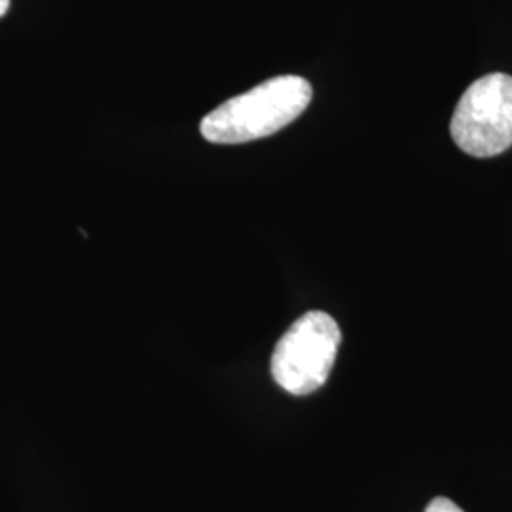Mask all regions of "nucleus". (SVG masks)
I'll list each match as a JSON object with an SVG mask.
<instances>
[{"mask_svg":"<svg viewBox=\"0 0 512 512\" xmlns=\"http://www.w3.org/2000/svg\"><path fill=\"white\" fill-rule=\"evenodd\" d=\"M311 84L294 74L275 76L209 112L202 120L203 137L215 145H243L287 128L308 109Z\"/></svg>","mask_w":512,"mask_h":512,"instance_id":"f257e3e1","label":"nucleus"},{"mask_svg":"<svg viewBox=\"0 0 512 512\" xmlns=\"http://www.w3.org/2000/svg\"><path fill=\"white\" fill-rule=\"evenodd\" d=\"M425 512H463L459 509L458 505L454 503V501H450V499H446V497H437V499H433L429 505H427V509Z\"/></svg>","mask_w":512,"mask_h":512,"instance_id":"20e7f679","label":"nucleus"},{"mask_svg":"<svg viewBox=\"0 0 512 512\" xmlns=\"http://www.w3.org/2000/svg\"><path fill=\"white\" fill-rule=\"evenodd\" d=\"M10 10V0H0V18H4Z\"/></svg>","mask_w":512,"mask_h":512,"instance_id":"39448f33","label":"nucleus"},{"mask_svg":"<svg viewBox=\"0 0 512 512\" xmlns=\"http://www.w3.org/2000/svg\"><path fill=\"white\" fill-rule=\"evenodd\" d=\"M340 344L342 332L334 317L325 311L304 313L275 346V384L296 397L315 393L329 380Z\"/></svg>","mask_w":512,"mask_h":512,"instance_id":"f03ea898","label":"nucleus"},{"mask_svg":"<svg viewBox=\"0 0 512 512\" xmlns=\"http://www.w3.org/2000/svg\"><path fill=\"white\" fill-rule=\"evenodd\" d=\"M450 133L475 158H492L511 148L512 76L486 74L471 84L454 110Z\"/></svg>","mask_w":512,"mask_h":512,"instance_id":"7ed1b4c3","label":"nucleus"}]
</instances>
